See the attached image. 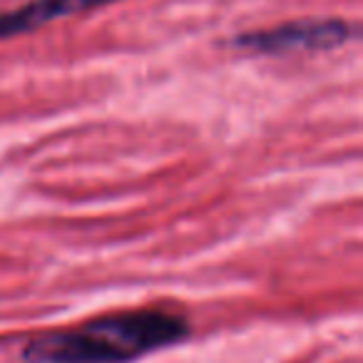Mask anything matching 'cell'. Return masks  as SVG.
Segmentation results:
<instances>
[{
	"label": "cell",
	"instance_id": "obj_3",
	"mask_svg": "<svg viewBox=\"0 0 363 363\" xmlns=\"http://www.w3.org/2000/svg\"><path fill=\"white\" fill-rule=\"evenodd\" d=\"M110 3H117V0H33L16 11L0 13V40L33 33L38 28L60 21V18L77 16V13L92 11V8L110 6Z\"/></svg>",
	"mask_w": 363,
	"mask_h": 363
},
{
	"label": "cell",
	"instance_id": "obj_1",
	"mask_svg": "<svg viewBox=\"0 0 363 363\" xmlns=\"http://www.w3.org/2000/svg\"><path fill=\"white\" fill-rule=\"evenodd\" d=\"M189 336V323L164 308H135L57 328L23 346L26 363H130Z\"/></svg>",
	"mask_w": 363,
	"mask_h": 363
},
{
	"label": "cell",
	"instance_id": "obj_2",
	"mask_svg": "<svg viewBox=\"0 0 363 363\" xmlns=\"http://www.w3.org/2000/svg\"><path fill=\"white\" fill-rule=\"evenodd\" d=\"M356 38V26L346 21H294L277 26L272 30L244 33L232 40L234 48L264 55H284V52H316L333 50Z\"/></svg>",
	"mask_w": 363,
	"mask_h": 363
}]
</instances>
